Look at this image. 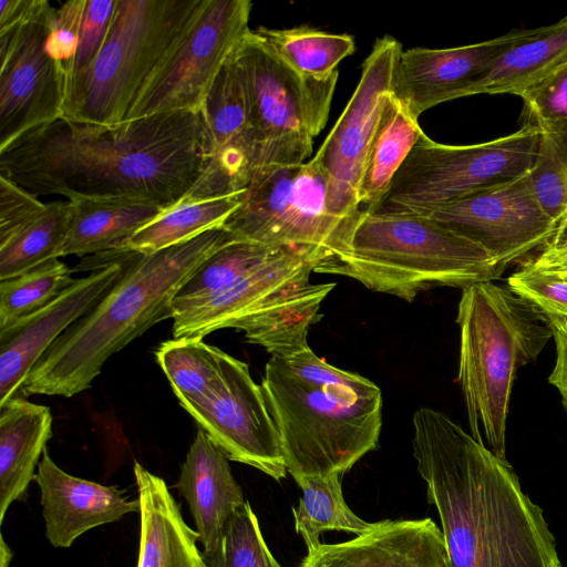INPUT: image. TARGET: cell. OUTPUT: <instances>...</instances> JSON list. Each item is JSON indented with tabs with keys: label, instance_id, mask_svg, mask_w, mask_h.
Listing matches in <instances>:
<instances>
[{
	"label": "cell",
	"instance_id": "4fadbf2b",
	"mask_svg": "<svg viewBox=\"0 0 567 567\" xmlns=\"http://www.w3.org/2000/svg\"><path fill=\"white\" fill-rule=\"evenodd\" d=\"M402 51L393 37L375 41L352 96L313 157L327 175L328 208L338 218L357 221L362 215L359 186Z\"/></svg>",
	"mask_w": 567,
	"mask_h": 567
},
{
	"label": "cell",
	"instance_id": "d6a6232c",
	"mask_svg": "<svg viewBox=\"0 0 567 567\" xmlns=\"http://www.w3.org/2000/svg\"><path fill=\"white\" fill-rule=\"evenodd\" d=\"M71 220L69 200L51 202L44 212L0 245V280L60 258Z\"/></svg>",
	"mask_w": 567,
	"mask_h": 567
},
{
	"label": "cell",
	"instance_id": "44dd1931",
	"mask_svg": "<svg viewBox=\"0 0 567 567\" xmlns=\"http://www.w3.org/2000/svg\"><path fill=\"white\" fill-rule=\"evenodd\" d=\"M228 457L199 427L181 466L176 487L186 499L204 550L212 549L247 501Z\"/></svg>",
	"mask_w": 567,
	"mask_h": 567
},
{
	"label": "cell",
	"instance_id": "f1b7e54d",
	"mask_svg": "<svg viewBox=\"0 0 567 567\" xmlns=\"http://www.w3.org/2000/svg\"><path fill=\"white\" fill-rule=\"evenodd\" d=\"M226 352L203 338L164 341L155 358L181 405L187 411L206 400L220 383Z\"/></svg>",
	"mask_w": 567,
	"mask_h": 567
},
{
	"label": "cell",
	"instance_id": "f6af8a7d",
	"mask_svg": "<svg viewBox=\"0 0 567 567\" xmlns=\"http://www.w3.org/2000/svg\"><path fill=\"white\" fill-rule=\"evenodd\" d=\"M12 553L6 543L3 536L0 537V567H10Z\"/></svg>",
	"mask_w": 567,
	"mask_h": 567
},
{
	"label": "cell",
	"instance_id": "83f0119b",
	"mask_svg": "<svg viewBox=\"0 0 567 567\" xmlns=\"http://www.w3.org/2000/svg\"><path fill=\"white\" fill-rule=\"evenodd\" d=\"M199 113L207 135L210 158L219 152L237 156L244 164L249 179L243 153V143L248 130L249 103L235 51L216 75Z\"/></svg>",
	"mask_w": 567,
	"mask_h": 567
},
{
	"label": "cell",
	"instance_id": "2e32d148",
	"mask_svg": "<svg viewBox=\"0 0 567 567\" xmlns=\"http://www.w3.org/2000/svg\"><path fill=\"white\" fill-rule=\"evenodd\" d=\"M187 412L229 460L252 466L276 481L286 477L276 425L247 363L226 354L216 390Z\"/></svg>",
	"mask_w": 567,
	"mask_h": 567
},
{
	"label": "cell",
	"instance_id": "8992f818",
	"mask_svg": "<svg viewBox=\"0 0 567 567\" xmlns=\"http://www.w3.org/2000/svg\"><path fill=\"white\" fill-rule=\"evenodd\" d=\"M457 381L471 434L505 458L506 420L518 368L553 338L547 318L508 287L482 281L462 289Z\"/></svg>",
	"mask_w": 567,
	"mask_h": 567
},
{
	"label": "cell",
	"instance_id": "7402d4cb",
	"mask_svg": "<svg viewBox=\"0 0 567 567\" xmlns=\"http://www.w3.org/2000/svg\"><path fill=\"white\" fill-rule=\"evenodd\" d=\"M141 534L137 567H207L197 532L183 519L164 480L135 462Z\"/></svg>",
	"mask_w": 567,
	"mask_h": 567
},
{
	"label": "cell",
	"instance_id": "7a4b0ae2",
	"mask_svg": "<svg viewBox=\"0 0 567 567\" xmlns=\"http://www.w3.org/2000/svg\"><path fill=\"white\" fill-rule=\"evenodd\" d=\"M413 455L451 567H561L542 509L507 463L446 414L419 409Z\"/></svg>",
	"mask_w": 567,
	"mask_h": 567
},
{
	"label": "cell",
	"instance_id": "e575fe53",
	"mask_svg": "<svg viewBox=\"0 0 567 567\" xmlns=\"http://www.w3.org/2000/svg\"><path fill=\"white\" fill-rule=\"evenodd\" d=\"M529 176L538 202L556 223L551 241L567 236V127L540 132Z\"/></svg>",
	"mask_w": 567,
	"mask_h": 567
},
{
	"label": "cell",
	"instance_id": "ee69618b",
	"mask_svg": "<svg viewBox=\"0 0 567 567\" xmlns=\"http://www.w3.org/2000/svg\"><path fill=\"white\" fill-rule=\"evenodd\" d=\"M527 262L536 268L556 272L567 279V236L548 243Z\"/></svg>",
	"mask_w": 567,
	"mask_h": 567
},
{
	"label": "cell",
	"instance_id": "f546056e",
	"mask_svg": "<svg viewBox=\"0 0 567 567\" xmlns=\"http://www.w3.org/2000/svg\"><path fill=\"white\" fill-rule=\"evenodd\" d=\"M275 53L298 74L311 79H327L338 72L337 65L355 50L349 34L324 32L308 25L288 29L255 30Z\"/></svg>",
	"mask_w": 567,
	"mask_h": 567
},
{
	"label": "cell",
	"instance_id": "d4e9b609",
	"mask_svg": "<svg viewBox=\"0 0 567 567\" xmlns=\"http://www.w3.org/2000/svg\"><path fill=\"white\" fill-rule=\"evenodd\" d=\"M567 66V13L557 22L509 48L467 96L513 94L522 97Z\"/></svg>",
	"mask_w": 567,
	"mask_h": 567
},
{
	"label": "cell",
	"instance_id": "d6986e66",
	"mask_svg": "<svg viewBox=\"0 0 567 567\" xmlns=\"http://www.w3.org/2000/svg\"><path fill=\"white\" fill-rule=\"evenodd\" d=\"M300 567H451L442 530L431 518L385 519L339 544L308 550Z\"/></svg>",
	"mask_w": 567,
	"mask_h": 567
},
{
	"label": "cell",
	"instance_id": "484cf974",
	"mask_svg": "<svg viewBox=\"0 0 567 567\" xmlns=\"http://www.w3.org/2000/svg\"><path fill=\"white\" fill-rule=\"evenodd\" d=\"M423 134L419 120L389 92L359 186L358 206L361 214L378 208L395 174Z\"/></svg>",
	"mask_w": 567,
	"mask_h": 567
},
{
	"label": "cell",
	"instance_id": "ba28073f",
	"mask_svg": "<svg viewBox=\"0 0 567 567\" xmlns=\"http://www.w3.org/2000/svg\"><path fill=\"white\" fill-rule=\"evenodd\" d=\"M203 0H116L104 43L64 97L62 117L115 125L187 30Z\"/></svg>",
	"mask_w": 567,
	"mask_h": 567
},
{
	"label": "cell",
	"instance_id": "f35d334b",
	"mask_svg": "<svg viewBox=\"0 0 567 567\" xmlns=\"http://www.w3.org/2000/svg\"><path fill=\"white\" fill-rule=\"evenodd\" d=\"M523 124L540 132L567 127V66L520 97Z\"/></svg>",
	"mask_w": 567,
	"mask_h": 567
},
{
	"label": "cell",
	"instance_id": "8d00e7d4",
	"mask_svg": "<svg viewBox=\"0 0 567 567\" xmlns=\"http://www.w3.org/2000/svg\"><path fill=\"white\" fill-rule=\"evenodd\" d=\"M116 0H86L76 53L65 74V95L87 73L109 31Z\"/></svg>",
	"mask_w": 567,
	"mask_h": 567
},
{
	"label": "cell",
	"instance_id": "ab89813d",
	"mask_svg": "<svg viewBox=\"0 0 567 567\" xmlns=\"http://www.w3.org/2000/svg\"><path fill=\"white\" fill-rule=\"evenodd\" d=\"M86 0H71L53 8L45 49L48 54L66 71L76 53Z\"/></svg>",
	"mask_w": 567,
	"mask_h": 567
},
{
	"label": "cell",
	"instance_id": "9a60e30c",
	"mask_svg": "<svg viewBox=\"0 0 567 567\" xmlns=\"http://www.w3.org/2000/svg\"><path fill=\"white\" fill-rule=\"evenodd\" d=\"M52 10L0 34V150L62 117L65 72L45 49Z\"/></svg>",
	"mask_w": 567,
	"mask_h": 567
},
{
	"label": "cell",
	"instance_id": "6da1fadb",
	"mask_svg": "<svg viewBox=\"0 0 567 567\" xmlns=\"http://www.w3.org/2000/svg\"><path fill=\"white\" fill-rule=\"evenodd\" d=\"M210 159L202 115L174 111L115 125L60 117L0 150V175L31 194L179 202Z\"/></svg>",
	"mask_w": 567,
	"mask_h": 567
},
{
	"label": "cell",
	"instance_id": "5b68a950",
	"mask_svg": "<svg viewBox=\"0 0 567 567\" xmlns=\"http://www.w3.org/2000/svg\"><path fill=\"white\" fill-rule=\"evenodd\" d=\"M315 272L346 276L406 301L432 288L463 289L502 274L482 246L427 217L377 213L362 214L346 248Z\"/></svg>",
	"mask_w": 567,
	"mask_h": 567
},
{
	"label": "cell",
	"instance_id": "7bdbcfd3",
	"mask_svg": "<svg viewBox=\"0 0 567 567\" xmlns=\"http://www.w3.org/2000/svg\"><path fill=\"white\" fill-rule=\"evenodd\" d=\"M49 7L47 0H1L0 34L35 20Z\"/></svg>",
	"mask_w": 567,
	"mask_h": 567
},
{
	"label": "cell",
	"instance_id": "74e56055",
	"mask_svg": "<svg viewBox=\"0 0 567 567\" xmlns=\"http://www.w3.org/2000/svg\"><path fill=\"white\" fill-rule=\"evenodd\" d=\"M508 288L544 316L567 317V279L529 262L507 279Z\"/></svg>",
	"mask_w": 567,
	"mask_h": 567
},
{
	"label": "cell",
	"instance_id": "8fae6325",
	"mask_svg": "<svg viewBox=\"0 0 567 567\" xmlns=\"http://www.w3.org/2000/svg\"><path fill=\"white\" fill-rule=\"evenodd\" d=\"M357 221L330 213L327 175L312 158L256 177L223 227L235 239L315 247L329 258L346 248Z\"/></svg>",
	"mask_w": 567,
	"mask_h": 567
},
{
	"label": "cell",
	"instance_id": "30bf717a",
	"mask_svg": "<svg viewBox=\"0 0 567 567\" xmlns=\"http://www.w3.org/2000/svg\"><path fill=\"white\" fill-rule=\"evenodd\" d=\"M540 130L529 124L472 145H446L424 133L395 174L377 214L421 215L530 171Z\"/></svg>",
	"mask_w": 567,
	"mask_h": 567
},
{
	"label": "cell",
	"instance_id": "b9f144b4",
	"mask_svg": "<svg viewBox=\"0 0 567 567\" xmlns=\"http://www.w3.org/2000/svg\"><path fill=\"white\" fill-rule=\"evenodd\" d=\"M556 346V361L548 381L554 385L567 410V317L545 316Z\"/></svg>",
	"mask_w": 567,
	"mask_h": 567
},
{
	"label": "cell",
	"instance_id": "603a6c76",
	"mask_svg": "<svg viewBox=\"0 0 567 567\" xmlns=\"http://www.w3.org/2000/svg\"><path fill=\"white\" fill-rule=\"evenodd\" d=\"M51 410L16 395L0 405V522L23 499L52 437Z\"/></svg>",
	"mask_w": 567,
	"mask_h": 567
},
{
	"label": "cell",
	"instance_id": "9c48e42d",
	"mask_svg": "<svg viewBox=\"0 0 567 567\" xmlns=\"http://www.w3.org/2000/svg\"><path fill=\"white\" fill-rule=\"evenodd\" d=\"M249 103L243 143L250 183L274 168L305 163L324 127L339 72L311 79L289 68L255 30L235 50ZM249 183V184H250Z\"/></svg>",
	"mask_w": 567,
	"mask_h": 567
},
{
	"label": "cell",
	"instance_id": "3957f363",
	"mask_svg": "<svg viewBox=\"0 0 567 567\" xmlns=\"http://www.w3.org/2000/svg\"><path fill=\"white\" fill-rule=\"evenodd\" d=\"M287 472L296 482L342 475L378 446L382 394L310 347L270 355L260 384Z\"/></svg>",
	"mask_w": 567,
	"mask_h": 567
},
{
	"label": "cell",
	"instance_id": "ffe728a7",
	"mask_svg": "<svg viewBox=\"0 0 567 567\" xmlns=\"http://www.w3.org/2000/svg\"><path fill=\"white\" fill-rule=\"evenodd\" d=\"M34 481L41 492L45 536L54 547L68 548L85 532L141 509L140 499H127L124 489L68 474L47 449Z\"/></svg>",
	"mask_w": 567,
	"mask_h": 567
},
{
	"label": "cell",
	"instance_id": "60d3db41",
	"mask_svg": "<svg viewBox=\"0 0 567 567\" xmlns=\"http://www.w3.org/2000/svg\"><path fill=\"white\" fill-rule=\"evenodd\" d=\"M47 204L8 177L0 175V245L39 217Z\"/></svg>",
	"mask_w": 567,
	"mask_h": 567
},
{
	"label": "cell",
	"instance_id": "277c9868",
	"mask_svg": "<svg viewBox=\"0 0 567 567\" xmlns=\"http://www.w3.org/2000/svg\"><path fill=\"white\" fill-rule=\"evenodd\" d=\"M231 239L224 227H217L155 252L126 251L122 278L44 352L21 392L72 398L89 389L114 353L155 323L173 318L172 302L181 287Z\"/></svg>",
	"mask_w": 567,
	"mask_h": 567
},
{
	"label": "cell",
	"instance_id": "1f68e13d",
	"mask_svg": "<svg viewBox=\"0 0 567 567\" xmlns=\"http://www.w3.org/2000/svg\"><path fill=\"white\" fill-rule=\"evenodd\" d=\"M284 246L231 239L210 254L184 282L172 302L173 317L207 299Z\"/></svg>",
	"mask_w": 567,
	"mask_h": 567
},
{
	"label": "cell",
	"instance_id": "836d02e7",
	"mask_svg": "<svg viewBox=\"0 0 567 567\" xmlns=\"http://www.w3.org/2000/svg\"><path fill=\"white\" fill-rule=\"evenodd\" d=\"M59 258L0 280V329L48 306L76 279Z\"/></svg>",
	"mask_w": 567,
	"mask_h": 567
},
{
	"label": "cell",
	"instance_id": "4316f807",
	"mask_svg": "<svg viewBox=\"0 0 567 567\" xmlns=\"http://www.w3.org/2000/svg\"><path fill=\"white\" fill-rule=\"evenodd\" d=\"M246 189L210 198H182L138 229L118 252H155L223 227L243 204Z\"/></svg>",
	"mask_w": 567,
	"mask_h": 567
},
{
	"label": "cell",
	"instance_id": "cb8c5ba5",
	"mask_svg": "<svg viewBox=\"0 0 567 567\" xmlns=\"http://www.w3.org/2000/svg\"><path fill=\"white\" fill-rule=\"evenodd\" d=\"M69 202L71 220L61 257L117 250L165 209L132 197H83Z\"/></svg>",
	"mask_w": 567,
	"mask_h": 567
},
{
	"label": "cell",
	"instance_id": "e0dca14e",
	"mask_svg": "<svg viewBox=\"0 0 567 567\" xmlns=\"http://www.w3.org/2000/svg\"><path fill=\"white\" fill-rule=\"evenodd\" d=\"M101 262L39 311L0 329V405L19 394L33 365L125 272L128 252L95 255Z\"/></svg>",
	"mask_w": 567,
	"mask_h": 567
},
{
	"label": "cell",
	"instance_id": "5bb4252c",
	"mask_svg": "<svg viewBox=\"0 0 567 567\" xmlns=\"http://www.w3.org/2000/svg\"><path fill=\"white\" fill-rule=\"evenodd\" d=\"M419 216L482 246L501 271L545 247L557 230L536 197L529 172Z\"/></svg>",
	"mask_w": 567,
	"mask_h": 567
},
{
	"label": "cell",
	"instance_id": "52a82bcc",
	"mask_svg": "<svg viewBox=\"0 0 567 567\" xmlns=\"http://www.w3.org/2000/svg\"><path fill=\"white\" fill-rule=\"evenodd\" d=\"M324 258L315 247H281L215 295L175 315L173 338H204L234 328L270 355L308 347L309 328L320 320V307L336 286L310 281Z\"/></svg>",
	"mask_w": 567,
	"mask_h": 567
},
{
	"label": "cell",
	"instance_id": "7c38bea8",
	"mask_svg": "<svg viewBox=\"0 0 567 567\" xmlns=\"http://www.w3.org/2000/svg\"><path fill=\"white\" fill-rule=\"evenodd\" d=\"M251 8L249 0H203L126 121L174 111L199 112L219 70L250 30Z\"/></svg>",
	"mask_w": 567,
	"mask_h": 567
},
{
	"label": "cell",
	"instance_id": "4dcf8cb0",
	"mask_svg": "<svg viewBox=\"0 0 567 567\" xmlns=\"http://www.w3.org/2000/svg\"><path fill=\"white\" fill-rule=\"evenodd\" d=\"M340 477V474H334L297 482L302 495L298 507L292 508L295 528L308 550L321 544L322 532L338 530L359 536L374 524L360 518L350 509L343 497Z\"/></svg>",
	"mask_w": 567,
	"mask_h": 567
},
{
	"label": "cell",
	"instance_id": "d590c367",
	"mask_svg": "<svg viewBox=\"0 0 567 567\" xmlns=\"http://www.w3.org/2000/svg\"><path fill=\"white\" fill-rule=\"evenodd\" d=\"M207 567H281L262 537L248 502L226 524L217 544L203 550Z\"/></svg>",
	"mask_w": 567,
	"mask_h": 567
},
{
	"label": "cell",
	"instance_id": "ac0fdd59",
	"mask_svg": "<svg viewBox=\"0 0 567 567\" xmlns=\"http://www.w3.org/2000/svg\"><path fill=\"white\" fill-rule=\"evenodd\" d=\"M539 28L517 29L456 48L402 51L391 93L419 120L437 104L467 96L471 86L486 75L509 48L535 35Z\"/></svg>",
	"mask_w": 567,
	"mask_h": 567
}]
</instances>
